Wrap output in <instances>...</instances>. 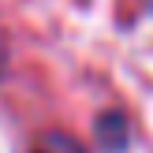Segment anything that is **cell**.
Segmentation results:
<instances>
[]
</instances>
